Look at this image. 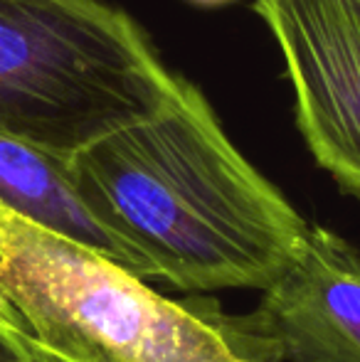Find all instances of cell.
I'll return each instance as SVG.
<instances>
[{"instance_id": "8992f818", "label": "cell", "mask_w": 360, "mask_h": 362, "mask_svg": "<svg viewBox=\"0 0 360 362\" xmlns=\"http://www.w3.org/2000/svg\"><path fill=\"white\" fill-rule=\"evenodd\" d=\"M0 202L124 267L109 234L74 192L67 160L5 134H0Z\"/></svg>"}, {"instance_id": "6da1fadb", "label": "cell", "mask_w": 360, "mask_h": 362, "mask_svg": "<svg viewBox=\"0 0 360 362\" xmlns=\"http://www.w3.org/2000/svg\"><path fill=\"white\" fill-rule=\"evenodd\" d=\"M67 173L124 269L182 291H265L308 229L182 76L163 106L74 153Z\"/></svg>"}, {"instance_id": "5b68a950", "label": "cell", "mask_w": 360, "mask_h": 362, "mask_svg": "<svg viewBox=\"0 0 360 362\" xmlns=\"http://www.w3.org/2000/svg\"><path fill=\"white\" fill-rule=\"evenodd\" d=\"M284 362H360V252L308 224L294 262L257 305Z\"/></svg>"}, {"instance_id": "ba28073f", "label": "cell", "mask_w": 360, "mask_h": 362, "mask_svg": "<svg viewBox=\"0 0 360 362\" xmlns=\"http://www.w3.org/2000/svg\"><path fill=\"white\" fill-rule=\"evenodd\" d=\"M30 335H25V338H20V340H10L8 335L3 333V330H0V350L3 348H13V345H20V343H25V340H28Z\"/></svg>"}, {"instance_id": "52a82bcc", "label": "cell", "mask_w": 360, "mask_h": 362, "mask_svg": "<svg viewBox=\"0 0 360 362\" xmlns=\"http://www.w3.org/2000/svg\"><path fill=\"white\" fill-rule=\"evenodd\" d=\"M0 362H79L50 345L40 343L35 338H28L25 343L13 345V348L0 350Z\"/></svg>"}, {"instance_id": "277c9868", "label": "cell", "mask_w": 360, "mask_h": 362, "mask_svg": "<svg viewBox=\"0 0 360 362\" xmlns=\"http://www.w3.org/2000/svg\"><path fill=\"white\" fill-rule=\"evenodd\" d=\"M308 151L360 197V0H257Z\"/></svg>"}, {"instance_id": "7a4b0ae2", "label": "cell", "mask_w": 360, "mask_h": 362, "mask_svg": "<svg viewBox=\"0 0 360 362\" xmlns=\"http://www.w3.org/2000/svg\"><path fill=\"white\" fill-rule=\"evenodd\" d=\"M0 330L79 362H284L260 310L170 300L96 249L0 202Z\"/></svg>"}, {"instance_id": "3957f363", "label": "cell", "mask_w": 360, "mask_h": 362, "mask_svg": "<svg viewBox=\"0 0 360 362\" xmlns=\"http://www.w3.org/2000/svg\"><path fill=\"white\" fill-rule=\"evenodd\" d=\"M178 79L104 0H0V134L69 160L163 106Z\"/></svg>"}]
</instances>
